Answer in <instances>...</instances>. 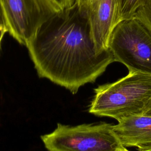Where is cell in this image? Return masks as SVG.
Segmentation results:
<instances>
[{
	"instance_id": "15",
	"label": "cell",
	"mask_w": 151,
	"mask_h": 151,
	"mask_svg": "<svg viewBox=\"0 0 151 151\" xmlns=\"http://www.w3.org/2000/svg\"><path fill=\"white\" fill-rule=\"evenodd\" d=\"M138 151H151V147L145 148V149H140V150H138Z\"/></svg>"
},
{
	"instance_id": "1",
	"label": "cell",
	"mask_w": 151,
	"mask_h": 151,
	"mask_svg": "<svg viewBox=\"0 0 151 151\" xmlns=\"http://www.w3.org/2000/svg\"><path fill=\"white\" fill-rule=\"evenodd\" d=\"M26 47L38 76L73 94L114 62L109 49L97 51L86 9L76 3L42 24Z\"/></svg>"
},
{
	"instance_id": "6",
	"label": "cell",
	"mask_w": 151,
	"mask_h": 151,
	"mask_svg": "<svg viewBox=\"0 0 151 151\" xmlns=\"http://www.w3.org/2000/svg\"><path fill=\"white\" fill-rule=\"evenodd\" d=\"M84 8L97 51H107L109 38L116 26V0H94Z\"/></svg>"
},
{
	"instance_id": "11",
	"label": "cell",
	"mask_w": 151,
	"mask_h": 151,
	"mask_svg": "<svg viewBox=\"0 0 151 151\" xmlns=\"http://www.w3.org/2000/svg\"><path fill=\"white\" fill-rule=\"evenodd\" d=\"M58 4L61 9H64L71 6L74 4V0H53Z\"/></svg>"
},
{
	"instance_id": "3",
	"label": "cell",
	"mask_w": 151,
	"mask_h": 151,
	"mask_svg": "<svg viewBox=\"0 0 151 151\" xmlns=\"http://www.w3.org/2000/svg\"><path fill=\"white\" fill-rule=\"evenodd\" d=\"M108 48L114 61L124 64L129 72L151 75V34L135 17L114 27Z\"/></svg>"
},
{
	"instance_id": "9",
	"label": "cell",
	"mask_w": 151,
	"mask_h": 151,
	"mask_svg": "<svg viewBox=\"0 0 151 151\" xmlns=\"http://www.w3.org/2000/svg\"><path fill=\"white\" fill-rule=\"evenodd\" d=\"M134 17L139 20L151 34V0H146L145 4L137 10Z\"/></svg>"
},
{
	"instance_id": "12",
	"label": "cell",
	"mask_w": 151,
	"mask_h": 151,
	"mask_svg": "<svg viewBox=\"0 0 151 151\" xmlns=\"http://www.w3.org/2000/svg\"><path fill=\"white\" fill-rule=\"evenodd\" d=\"M93 1L94 0H74V3L80 7H84L87 6Z\"/></svg>"
},
{
	"instance_id": "13",
	"label": "cell",
	"mask_w": 151,
	"mask_h": 151,
	"mask_svg": "<svg viewBox=\"0 0 151 151\" xmlns=\"http://www.w3.org/2000/svg\"><path fill=\"white\" fill-rule=\"evenodd\" d=\"M144 114L148 115V116H151V100H150V103H149V104Z\"/></svg>"
},
{
	"instance_id": "4",
	"label": "cell",
	"mask_w": 151,
	"mask_h": 151,
	"mask_svg": "<svg viewBox=\"0 0 151 151\" xmlns=\"http://www.w3.org/2000/svg\"><path fill=\"white\" fill-rule=\"evenodd\" d=\"M41 137L49 151H117L122 146L113 125L106 123L76 126L58 123L52 133Z\"/></svg>"
},
{
	"instance_id": "5",
	"label": "cell",
	"mask_w": 151,
	"mask_h": 151,
	"mask_svg": "<svg viewBox=\"0 0 151 151\" xmlns=\"http://www.w3.org/2000/svg\"><path fill=\"white\" fill-rule=\"evenodd\" d=\"M8 32L26 45L46 21L63 9L53 0H0Z\"/></svg>"
},
{
	"instance_id": "2",
	"label": "cell",
	"mask_w": 151,
	"mask_h": 151,
	"mask_svg": "<svg viewBox=\"0 0 151 151\" xmlns=\"http://www.w3.org/2000/svg\"><path fill=\"white\" fill-rule=\"evenodd\" d=\"M89 112L119 122L144 114L151 100V75L130 73L120 80L99 86Z\"/></svg>"
},
{
	"instance_id": "7",
	"label": "cell",
	"mask_w": 151,
	"mask_h": 151,
	"mask_svg": "<svg viewBox=\"0 0 151 151\" xmlns=\"http://www.w3.org/2000/svg\"><path fill=\"white\" fill-rule=\"evenodd\" d=\"M113 131L125 147L134 146L140 150L151 147V116L142 114L124 119L113 125Z\"/></svg>"
},
{
	"instance_id": "10",
	"label": "cell",
	"mask_w": 151,
	"mask_h": 151,
	"mask_svg": "<svg viewBox=\"0 0 151 151\" xmlns=\"http://www.w3.org/2000/svg\"><path fill=\"white\" fill-rule=\"evenodd\" d=\"M8 32L7 22L4 9L0 2V45L5 34Z\"/></svg>"
},
{
	"instance_id": "14",
	"label": "cell",
	"mask_w": 151,
	"mask_h": 151,
	"mask_svg": "<svg viewBox=\"0 0 151 151\" xmlns=\"http://www.w3.org/2000/svg\"><path fill=\"white\" fill-rule=\"evenodd\" d=\"M117 151H129V150H127L125 147L122 146Z\"/></svg>"
},
{
	"instance_id": "8",
	"label": "cell",
	"mask_w": 151,
	"mask_h": 151,
	"mask_svg": "<svg viewBox=\"0 0 151 151\" xmlns=\"http://www.w3.org/2000/svg\"><path fill=\"white\" fill-rule=\"evenodd\" d=\"M146 0H116V25L121 21L134 17Z\"/></svg>"
}]
</instances>
